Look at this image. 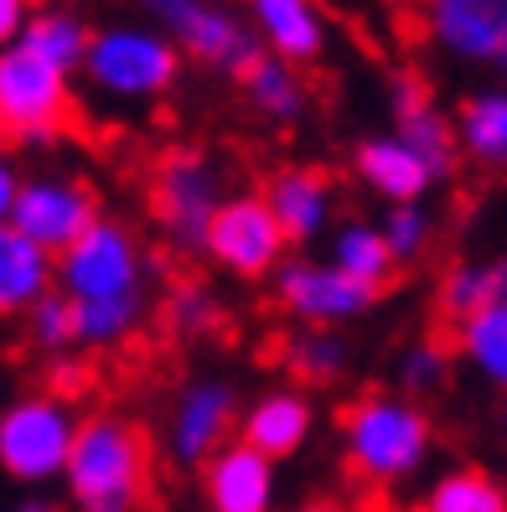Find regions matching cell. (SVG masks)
I'll return each instance as SVG.
<instances>
[{
	"label": "cell",
	"instance_id": "6da1fadb",
	"mask_svg": "<svg viewBox=\"0 0 507 512\" xmlns=\"http://www.w3.org/2000/svg\"><path fill=\"white\" fill-rule=\"evenodd\" d=\"M342 456L347 471L363 481V487H404L414 481L430 456H435V425L420 399L394 394V388H373V394H357L342 419Z\"/></svg>",
	"mask_w": 507,
	"mask_h": 512
},
{
	"label": "cell",
	"instance_id": "7a4b0ae2",
	"mask_svg": "<svg viewBox=\"0 0 507 512\" xmlns=\"http://www.w3.org/2000/svg\"><path fill=\"white\" fill-rule=\"evenodd\" d=\"M78 512H140L151 492V440L119 414L78 419L68 466L57 476Z\"/></svg>",
	"mask_w": 507,
	"mask_h": 512
},
{
	"label": "cell",
	"instance_id": "3957f363",
	"mask_svg": "<svg viewBox=\"0 0 507 512\" xmlns=\"http://www.w3.org/2000/svg\"><path fill=\"white\" fill-rule=\"evenodd\" d=\"M88 88L109 104H156L182 78V52H176L156 26L119 21L88 37L83 68Z\"/></svg>",
	"mask_w": 507,
	"mask_h": 512
},
{
	"label": "cell",
	"instance_id": "277c9868",
	"mask_svg": "<svg viewBox=\"0 0 507 512\" xmlns=\"http://www.w3.org/2000/svg\"><path fill=\"white\" fill-rule=\"evenodd\" d=\"M52 290L68 295L73 306L88 300H125V295H151V259L130 223L99 218L78 244H68L52 259Z\"/></svg>",
	"mask_w": 507,
	"mask_h": 512
},
{
	"label": "cell",
	"instance_id": "5b68a950",
	"mask_svg": "<svg viewBox=\"0 0 507 512\" xmlns=\"http://www.w3.org/2000/svg\"><path fill=\"white\" fill-rule=\"evenodd\" d=\"M140 6L156 32L207 73L244 78L249 63L259 57V42L249 32L244 11H233L228 0H140Z\"/></svg>",
	"mask_w": 507,
	"mask_h": 512
},
{
	"label": "cell",
	"instance_id": "8992f818",
	"mask_svg": "<svg viewBox=\"0 0 507 512\" xmlns=\"http://www.w3.org/2000/svg\"><path fill=\"white\" fill-rule=\"evenodd\" d=\"M78 435L68 394H21L0 409V471L21 487H47L63 476Z\"/></svg>",
	"mask_w": 507,
	"mask_h": 512
},
{
	"label": "cell",
	"instance_id": "52a82bcc",
	"mask_svg": "<svg viewBox=\"0 0 507 512\" xmlns=\"http://www.w3.org/2000/svg\"><path fill=\"white\" fill-rule=\"evenodd\" d=\"M228 197V171L218 156H207L197 145H176L156 161L151 176V213L161 223V233L182 249H197L213 213Z\"/></svg>",
	"mask_w": 507,
	"mask_h": 512
},
{
	"label": "cell",
	"instance_id": "ba28073f",
	"mask_svg": "<svg viewBox=\"0 0 507 512\" xmlns=\"http://www.w3.org/2000/svg\"><path fill=\"white\" fill-rule=\"evenodd\" d=\"M73 119V78L37 63L32 52H0V130L21 145H57Z\"/></svg>",
	"mask_w": 507,
	"mask_h": 512
},
{
	"label": "cell",
	"instance_id": "9c48e42d",
	"mask_svg": "<svg viewBox=\"0 0 507 512\" xmlns=\"http://www.w3.org/2000/svg\"><path fill=\"white\" fill-rule=\"evenodd\" d=\"M99 213V192L73 171H37V176H21L16 202H11V228L26 233L37 249H47L52 259L63 254L68 244L94 228Z\"/></svg>",
	"mask_w": 507,
	"mask_h": 512
},
{
	"label": "cell",
	"instance_id": "30bf717a",
	"mask_svg": "<svg viewBox=\"0 0 507 512\" xmlns=\"http://www.w3.org/2000/svg\"><path fill=\"white\" fill-rule=\"evenodd\" d=\"M197 249L233 280H270L285 264L290 244L275 228V218H270V207H264L259 192H233V197H223V207L213 213V223H207Z\"/></svg>",
	"mask_w": 507,
	"mask_h": 512
},
{
	"label": "cell",
	"instance_id": "8fae6325",
	"mask_svg": "<svg viewBox=\"0 0 507 512\" xmlns=\"http://www.w3.org/2000/svg\"><path fill=\"white\" fill-rule=\"evenodd\" d=\"M270 285H275V306L290 321L321 326V331H342L378 306V290L347 280L326 259H285L270 275Z\"/></svg>",
	"mask_w": 507,
	"mask_h": 512
},
{
	"label": "cell",
	"instance_id": "7c38bea8",
	"mask_svg": "<svg viewBox=\"0 0 507 512\" xmlns=\"http://www.w3.org/2000/svg\"><path fill=\"white\" fill-rule=\"evenodd\" d=\"M238 425V394L228 378H192L176 388L166 414V450L176 466H207L233 440Z\"/></svg>",
	"mask_w": 507,
	"mask_h": 512
},
{
	"label": "cell",
	"instance_id": "4fadbf2b",
	"mask_svg": "<svg viewBox=\"0 0 507 512\" xmlns=\"http://www.w3.org/2000/svg\"><path fill=\"white\" fill-rule=\"evenodd\" d=\"M389 109H394V130L414 156L425 161L430 182H445V176H456L461 166V150H456V130H451V114H445L430 94L425 78L414 73H394L389 78Z\"/></svg>",
	"mask_w": 507,
	"mask_h": 512
},
{
	"label": "cell",
	"instance_id": "5bb4252c",
	"mask_svg": "<svg viewBox=\"0 0 507 512\" xmlns=\"http://www.w3.org/2000/svg\"><path fill=\"white\" fill-rule=\"evenodd\" d=\"M264 207H270L275 228L285 233V244H316V238L332 233L337 218V187L332 176L316 171V166H285L264 182Z\"/></svg>",
	"mask_w": 507,
	"mask_h": 512
},
{
	"label": "cell",
	"instance_id": "9a60e30c",
	"mask_svg": "<svg viewBox=\"0 0 507 512\" xmlns=\"http://www.w3.org/2000/svg\"><path fill=\"white\" fill-rule=\"evenodd\" d=\"M249 32L259 42L264 57H280L290 68H306L326 52L332 42V26H326L321 0H249Z\"/></svg>",
	"mask_w": 507,
	"mask_h": 512
},
{
	"label": "cell",
	"instance_id": "2e32d148",
	"mask_svg": "<svg viewBox=\"0 0 507 512\" xmlns=\"http://www.w3.org/2000/svg\"><path fill=\"white\" fill-rule=\"evenodd\" d=\"M311 430H316V404L306 388H270V394H259L254 404L238 409L233 440L280 466L311 440Z\"/></svg>",
	"mask_w": 507,
	"mask_h": 512
},
{
	"label": "cell",
	"instance_id": "e0dca14e",
	"mask_svg": "<svg viewBox=\"0 0 507 512\" xmlns=\"http://www.w3.org/2000/svg\"><path fill=\"white\" fill-rule=\"evenodd\" d=\"M202 502L207 512H275L280 502V471L259 450L228 440L213 461L202 466Z\"/></svg>",
	"mask_w": 507,
	"mask_h": 512
},
{
	"label": "cell",
	"instance_id": "ac0fdd59",
	"mask_svg": "<svg viewBox=\"0 0 507 512\" xmlns=\"http://www.w3.org/2000/svg\"><path fill=\"white\" fill-rule=\"evenodd\" d=\"M425 32L456 63H492L507 32V0H425Z\"/></svg>",
	"mask_w": 507,
	"mask_h": 512
},
{
	"label": "cell",
	"instance_id": "d6986e66",
	"mask_svg": "<svg viewBox=\"0 0 507 512\" xmlns=\"http://www.w3.org/2000/svg\"><path fill=\"white\" fill-rule=\"evenodd\" d=\"M352 171L373 197H383L389 207H404V202H425V192L435 187L425 161L399 140V135H368L357 140L352 150Z\"/></svg>",
	"mask_w": 507,
	"mask_h": 512
},
{
	"label": "cell",
	"instance_id": "ffe728a7",
	"mask_svg": "<svg viewBox=\"0 0 507 512\" xmlns=\"http://www.w3.org/2000/svg\"><path fill=\"white\" fill-rule=\"evenodd\" d=\"M456 150L492 176H507V88H476L451 119Z\"/></svg>",
	"mask_w": 507,
	"mask_h": 512
},
{
	"label": "cell",
	"instance_id": "44dd1931",
	"mask_svg": "<svg viewBox=\"0 0 507 512\" xmlns=\"http://www.w3.org/2000/svg\"><path fill=\"white\" fill-rule=\"evenodd\" d=\"M47 290H52V254L37 249L11 223H0V321L26 316Z\"/></svg>",
	"mask_w": 507,
	"mask_h": 512
},
{
	"label": "cell",
	"instance_id": "7402d4cb",
	"mask_svg": "<svg viewBox=\"0 0 507 512\" xmlns=\"http://www.w3.org/2000/svg\"><path fill=\"white\" fill-rule=\"evenodd\" d=\"M88 37H94V26H88V21H83L73 6H42V11L26 16V26H21L16 47H21V52H32L37 63L57 68L63 78H73V73L83 68Z\"/></svg>",
	"mask_w": 507,
	"mask_h": 512
},
{
	"label": "cell",
	"instance_id": "603a6c76",
	"mask_svg": "<svg viewBox=\"0 0 507 512\" xmlns=\"http://www.w3.org/2000/svg\"><path fill=\"white\" fill-rule=\"evenodd\" d=\"M238 83H244V104L259 119H270V125H295V119L306 114V104H311L301 68L280 63V57H264V52L254 57L249 73L238 78Z\"/></svg>",
	"mask_w": 507,
	"mask_h": 512
},
{
	"label": "cell",
	"instance_id": "cb8c5ba5",
	"mask_svg": "<svg viewBox=\"0 0 507 512\" xmlns=\"http://www.w3.org/2000/svg\"><path fill=\"white\" fill-rule=\"evenodd\" d=\"M456 352L482 383L507 388V300H492L456 321Z\"/></svg>",
	"mask_w": 507,
	"mask_h": 512
},
{
	"label": "cell",
	"instance_id": "d4e9b609",
	"mask_svg": "<svg viewBox=\"0 0 507 512\" xmlns=\"http://www.w3.org/2000/svg\"><path fill=\"white\" fill-rule=\"evenodd\" d=\"M68 306H73V300H68ZM145 311H151V295L88 300V306H73V347H88V352L125 347L135 331L145 326Z\"/></svg>",
	"mask_w": 507,
	"mask_h": 512
},
{
	"label": "cell",
	"instance_id": "484cf974",
	"mask_svg": "<svg viewBox=\"0 0 507 512\" xmlns=\"http://www.w3.org/2000/svg\"><path fill=\"white\" fill-rule=\"evenodd\" d=\"M326 264L342 269L347 280L378 290V295H383V285L399 275V264L389 259V249H383L378 223H357V218L342 223V228H332V254H326Z\"/></svg>",
	"mask_w": 507,
	"mask_h": 512
},
{
	"label": "cell",
	"instance_id": "4316f807",
	"mask_svg": "<svg viewBox=\"0 0 507 512\" xmlns=\"http://www.w3.org/2000/svg\"><path fill=\"white\" fill-rule=\"evenodd\" d=\"M414 512H507V487L487 466H451L420 492Z\"/></svg>",
	"mask_w": 507,
	"mask_h": 512
},
{
	"label": "cell",
	"instance_id": "83f0119b",
	"mask_svg": "<svg viewBox=\"0 0 507 512\" xmlns=\"http://www.w3.org/2000/svg\"><path fill=\"white\" fill-rule=\"evenodd\" d=\"M492 300H507V254L497 259H482V264H456L445 269V280L435 290V306L445 321H466L471 311L492 306Z\"/></svg>",
	"mask_w": 507,
	"mask_h": 512
},
{
	"label": "cell",
	"instance_id": "f1b7e54d",
	"mask_svg": "<svg viewBox=\"0 0 507 512\" xmlns=\"http://www.w3.org/2000/svg\"><path fill=\"white\" fill-rule=\"evenodd\" d=\"M285 363L290 373L301 378L306 388H326V383H342V373L352 368V342L342 331H321V326H301L285 347Z\"/></svg>",
	"mask_w": 507,
	"mask_h": 512
},
{
	"label": "cell",
	"instance_id": "f546056e",
	"mask_svg": "<svg viewBox=\"0 0 507 512\" xmlns=\"http://www.w3.org/2000/svg\"><path fill=\"white\" fill-rule=\"evenodd\" d=\"M383 249H389V259L404 269L414 259H425V249L435 244V218L425 202H404V207H389L383 213Z\"/></svg>",
	"mask_w": 507,
	"mask_h": 512
},
{
	"label": "cell",
	"instance_id": "4dcf8cb0",
	"mask_svg": "<svg viewBox=\"0 0 507 512\" xmlns=\"http://www.w3.org/2000/svg\"><path fill=\"white\" fill-rule=\"evenodd\" d=\"M26 342H32L47 363H57V357L73 352V306L68 295L47 290L32 311H26Z\"/></svg>",
	"mask_w": 507,
	"mask_h": 512
},
{
	"label": "cell",
	"instance_id": "1f68e13d",
	"mask_svg": "<svg viewBox=\"0 0 507 512\" xmlns=\"http://www.w3.org/2000/svg\"><path fill=\"white\" fill-rule=\"evenodd\" d=\"M166 321L176 326V337H207L218 326V300L202 280H176L166 290Z\"/></svg>",
	"mask_w": 507,
	"mask_h": 512
},
{
	"label": "cell",
	"instance_id": "d6a6232c",
	"mask_svg": "<svg viewBox=\"0 0 507 512\" xmlns=\"http://www.w3.org/2000/svg\"><path fill=\"white\" fill-rule=\"evenodd\" d=\"M394 373H399V388L409 399L435 394V388H445V378H451V352H445L440 342H414V347H404Z\"/></svg>",
	"mask_w": 507,
	"mask_h": 512
},
{
	"label": "cell",
	"instance_id": "836d02e7",
	"mask_svg": "<svg viewBox=\"0 0 507 512\" xmlns=\"http://www.w3.org/2000/svg\"><path fill=\"white\" fill-rule=\"evenodd\" d=\"M26 16H32V0H0V52L16 47Z\"/></svg>",
	"mask_w": 507,
	"mask_h": 512
},
{
	"label": "cell",
	"instance_id": "e575fe53",
	"mask_svg": "<svg viewBox=\"0 0 507 512\" xmlns=\"http://www.w3.org/2000/svg\"><path fill=\"white\" fill-rule=\"evenodd\" d=\"M16 187H21V166L6 145H0V223H11V202H16Z\"/></svg>",
	"mask_w": 507,
	"mask_h": 512
},
{
	"label": "cell",
	"instance_id": "d590c367",
	"mask_svg": "<svg viewBox=\"0 0 507 512\" xmlns=\"http://www.w3.org/2000/svg\"><path fill=\"white\" fill-rule=\"evenodd\" d=\"M16 512H63V507H57V502H47V497H26Z\"/></svg>",
	"mask_w": 507,
	"mask_h": 512
},
{
	"label": "cell",
	"instance_id": "8d00e7d4",
	"mask_svg": "<svg viewBox=\"0 0 507 512\" xmlns=\"http://www.w3.org/2000/svg\"><path fill=\"white\" fill-rule=\"evenodd\" d=\"M492 63H497V68L507 73V32H502V42H497V57H492Z\"/></svg>",
	"mask_w": 507,
	"mask_h": 512
},
{
	"label": "cell",
	"instance_id": "74e56055",
	"mask_svg": "<svg viewBox=\"0 0 507 512\" xmlns=\"http://www.w3.org/2000/svg\"><path fill=\"white\" fill-rule=\"evenodd\" d=\"M306 512H342V507H337V502H311Z\"/></svg>",
	"mask_w": 507,
	"mask_h": 512
},
{
	"label": "cell",
	"instance_id": "f35d334b",
	"mask_svg": "<svg viewBox=\"0 0 507 512\" xmlns=\"http://www.w3.org/2000/svg\"><path fill=\"white\" fill-rule=\"evenodd\" d=\"M42 6H73V0H42Z\"/></svg>",
	"mask_w": 507,
	"mask_h": 512
},
{
	"label": "cell",
	"instance_id": "ab89813d",
	"mask_svg": "<svg viewBox=\"0 0 507 512\" xmlns=\"http://www.w3.org/2000/svg\"><path fill=\"white\" fill-rule=\"evenodd\" d=\"M0 145H6V130H0Z\"/></svg>",
	"mask_w": 507,
	"mask_h": 512
}]
</instances>
